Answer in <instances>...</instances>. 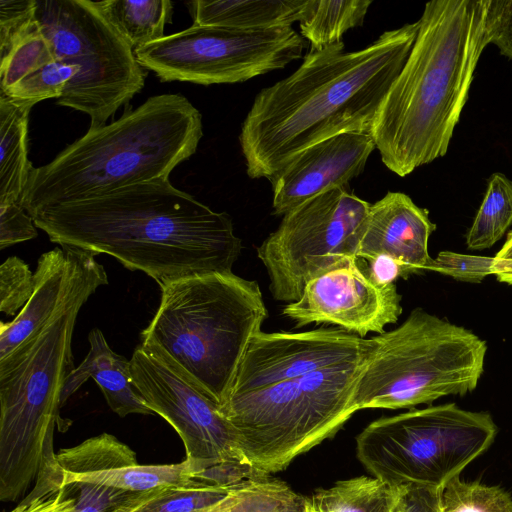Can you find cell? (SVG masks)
I'll list each match as a JSON object with an SVG mask.
<instances>
[{
	"label": "cell",
	"mask_w": 512,
	"mask_h": 512,
	"mask_svg": "<svg viewBox=\"0 0 512 512\" xmlns=\"http://www.w3.org/2000/svg\"><path fill=\"white\" fill-rule=\"evenodd\" d=\"M419 22L383 32L368 46L340 42L308 52L289 76L255 97L239 135L246 172L270 180L293 157L347 132L370 133L414 44Z\"/></svg>",
	"instance_id": "cell-1"
},
{
	"label": "cell",
	"mask_w": 512,
	"mask_h": 512,
	"mask_svg": "<svg viewBox=\"0 0 512 512\" xmlns=\"http://www.w3.org/2000/svg\"><path fill=\"white\" fill-rule=\"evenodd\" d=\"M30 216L51 242L110 255L160 288L181 278L230 272L242 249L227 213L177 189L169 178L44 207Z\"/></svg>",
	"instance_id": "cell-2"
},
{
	"label": "cell",
	"mask_w": 512,
	"mask_h": 512,
	"mask_svg": "<svg viewBox=\"0 0 512 512\" xmlns=\"http://www.w3.org/2000/svg\"><path fill=\"white\" fill-rule=\"evenodd\" d=\"M487 0H433L370 134L383 164L405 177L443 157L489 43Z\"/></svg>",
	"instance_id": "cell-3"
},
{
	"label": "cell",
	"mask_w": 512,
	"mask_h": 512,
	"mask_svg": "<svg viewBox=\"0 0 512 512\" xmlns=\"http://www.w3.org/2000/svg\"><path fill=\"white\" fill-rule=\"evenodd\" d=\"M202 136V115L185 96H151L110 124L89 128L51 162L33 168L21 204L31 215L169 178L196 152Z\"/></svg>",
	"instance_id": "cell-4"
},
{
	"label": "cell",
	"mask_w": 512,
	"mask_h": 512,
	"mask_svg": "<svg viewBox=\"0 0 512 512\" xmlns=\"http://www.w3.org/2000/svg\"><path fill=\"white\" fill-rule=\"evenodd\" d=\"M267 316L256 281L232 271L190 276L161 288L159 307L141 332V343L168 356L222 408Z\"/></svg>",
	"instance_id": "cell-5"
},
{
	"label": "cell",
	"mask_w": 512,
	"mask_h": 512,
	"mask_svg": "<svg viewBox=\"0 0 512 512\" xmlns=\"http://www.w3.org/2000/svg\"><path fill=\"white\" fill-rule=\"evenodd\" d=\"M91 285L9 355L0 358V500L12 502L55 457L53 434L61 396L75 369L72 337Z\"/></svg>",
	"instance_id": "cell-6"
},
{
	"label": "cell",
	"mask_w": 512,
	"mask_h": 512,
	"mask_svg": "<svg viewBox=\"0 0 512 512\" xmlns=\"http://www.w3.org/2000/svg\"><path fill=\"white\" fill-rule=\"evenodd\" d=\"M487 343L473 331L417 307L395 329L368 339L353 405L413 408L473 392Z\"/></svg>",
	"instance_id": "cell-7"
},
{
	"label": "cell",
	"mask_w": 512,
	"mask_h": 512,
	"mask_svg": "<svg viewBox=\"0 0 512 512\" xmlns=\"http://www.w3.org/2000/svg\"><path fill=\"white\" fill-rule=\"evenodd\" d=\"M363 359L230 396L221 409L241 461L270 475L333 437L357 412L353 395Z\"/></svg>",
	"instance_id": "cell-8"
},
{
	"label": "cell",
	"mask_w": 512,
	"mask_h": 512,
	"mask_svg": "<svg viewBox=\"0 0 512 512\" xmlns=\"http://www.w3.org/2000/svg\"><path fill=\"white\" fill-rule=\"evenodd\" d=\"M497 431L488 412L431 405L371 422L356 437V455L392 486L442 488L489 449Z\"/></svg>",
	"instance_id": "cell-9"
},
{
	"label": "cell",
	"mask_w": 512,
	"mask_h": 512,
	"mask_svg": "<svg viewBox=\"0 0 512 512\" xmlns=\"http://www.w3.org/2000/svg\"><path fill=\"white\" fill-rule=\"evenodd\" d=\"M36 18L54 57L79 67L56 104L106 125L145 84L133 48L92 0H36Z\"/></svg>",
	"instance_id": "cell-10"
},
{
	"label": "cell",
	"mask_w": 512,
	"mask_h": 512,
	"mask_svg": "<svg viewBox=\"0 0 512 512\" xmlns=\"http://www.w3.org/2000/svg\"><path fill=\"white\" fill-rule=\"evenodd\" d=\"M305 39L292 27L238 30L193 24L134 51L162 82L231 84L283 69L302 57Z\"/></svg>",
	"instance_id": "cell-11"
},
{
	"label": "cell",
	"mask_w": 512,
	"mask_h": 512,
	"mask_svg": "<svg viewBox=\"0 0 512 512\" xmlns=\"http://www.w3.org/2000/svg\"><path fill=\"white\" fill-rule=\"evenodd\" d=\"M370 203L348 190L329 189L283 215L257 248L276 301H297L305 284L345 256H355Z\"/></svg>",
	"instance_id": "cell-12"
},
{
	"label": "cell",
	"mask_w": 512,
	"mask_h": 512,
	"mask_svg": "<svg viewBox=\"0 0 512 512\" xmlns=\"http://www.w3.org/2000/svg\"><path fill=\"white\" fill-rule=\"evenodd\" d=\"M130 368L132 382L146 405L180 436L185 459L204 471L220 464L242 462L235 430L221 406L168 356L153 345L140 343L132 354Z\"/></svg>",
	"instance_id": "cell-13"
},
{
	"label": "cell",
	"mask_w": 512,
	"mask_h": 512,
	"mask_svg": "<svg viewBox=\"0 0 512 512\" xmlns=\"http://www.w3.org/2000/svg\"><path fill=\"white\" fill-rule=\"evenodd\" d=\"M402 295L395 283H375L355 256H345L312 277L300 298L286 304L283 315L301 328L333 324L361 338L382 334L402 314Z\"/></svg>",
	"instance_id": "cell-14"
},
{
	"label": "cell",
	"mask_w": 512,
	"mask_h": 512,
	"mask_svg": "<svg viewBox=\"0 0 512 512\" xmlns=\"http://www.w3.org/2000/svg\"><path fill=\"white\" fill-rule=\"evenodd\" d=\"M367 346L368 339L339 327L304 332L260 331L241 360L230 396L360 359Z\"/></svg>",
	"instance_id": "cell-15"
},
{
	"label": "cell",
	"mask_w": 512,
	"mask_h": 512,
	"mask_svg": "<svg viewBox=\"0 0 512 512\" xmlns=\"http://www.w3.org/2000/svg\"><path fill=\"white\" fill-rule=\"evenodd\" d=\"M65 485L85 482L126 492H143L200 479L203 469L185 459L174 464H140L135 452L109 433L56 453Z\"/></svg>",
	"instance_id": "cell-16"
},
{
	"label": "cell",
	"mask_w": 512,
	"mask_h": 512,
	"mask_svg": "<svg viewBox=\"0 0 512 512\" xmlns=\"http://www.w3.org/2000/svg\"><path fill=\"white\" fill-rule=\"evenodd\" d=\"M375 149L365 132L342 133L304 149L269 180L273 213L283 216L329 189L347 187Z\"/></svg>",
	"instance_id": "cell-17"
},
{
	"label": "cell",
	"mask_w": 512,
	"mask_h": 512,
	"mask_svg": "<svg viewBox=\"0 0 512 512\" xmlns=\"http://www.w3.org/2000/svg\"><path fill=\"white\" fill-rule=\"evenodd\" d=\"M436 224L429 211L416 205L402 192H388L370 205L359 230L356 257L367 260L377 255L395 259L406 277L427 270L428 251Z\"/></svg>",
	"instance_id": "cell-18"
},
{
	"label": "cell",
	"mask_w": 512,
	"mask_h": 512,
	"mask_svg": "<svg viewBox=\"0 0 512 512\" xmlns=\"http://www.w3.org/2000/svg\"><path fill=\"white\" fill-rule=\"evenodd\" d=\"M90 349L68 376L62 396V406L89 379L101 389L110 409L120 417L130 414H154L132 382L130 360L112 350L104 334L94 328L88 335Z\"/></svg>",
	"instance_id": "cell-19"
},
{
	"label": "cell",
	"mask_w": 512,
	"mask_h": 512,
	"mask_svg": "<svg viewBox=\"0 0 512 512\" xmlns=\"http://www.w3.org/2000/svg\"><path fill=\"white\" fill-rule=\"evenodd\" d=\"M315 0H196L193 24L238 30L292 27L312 10Z\"/></svg>",
	"instance_id": "cell-20"
},
{
	"label": "cell",
	"mask_w": 512,
	"mask_h": 512,
	"mask_svg": "<svg viewBox=\"0 0 512 512\" xmlns=\"http://www.w3.org/2000/svg\"><path fill=\"white\" fill-rule=\"evenodd\" d=\"M34 105L0 91V203L22 202L33 170L28 159V124Z\"/></svg>",
	"instance_id": "cell-21"
},
{
	"label": "cell",
	"mask_w": 512,
	"mask_h": 512,
	"mask_svg": "<svg viewBox=\"0 0 512 512\" xmlns=\"http://www.w3.org/2000/svg\"><path fill=\"white\" fill-rule=\"evenodd\" d=\"M230 488L231 486L193 479L148 491L130 492L116 512H206Z\"/></svg>",
	"instance_id": "cell-22"
},
{
	"label": "cell",
	"mask_w": 512,
	"mask_h": 512,
	"mask_svg": "<svg viewBox=\"0 0 512 512\" xmlns=\"http://www.w3.org/2000/svg\"><path fill=\"white\" fill-rule=\"evenodd\" d=\"M95 4L134 51L163 38L173 12L169 0H102Z\"/></svg>",
	"instance_id": "cell-23"
},
{
	"label": "cell",
	"mask_w": 512,
	"mask_h": 512,
	"mask_svg": "<svg viewBox=\"0 0 512 512\" xmlns=\"http://www.w3.org/2000/svg\"><path fill=\"white\" fill-rule=\"evenodd\" d=\"M398 490L374 476H359L319 489L308 500L315 512H391Z\"/></svg>",
	"instance_id": "cell-24"
},
{
	"label": "cell",
	"mask_w": 512,
	"mask_h": 512,
	"mask_svg": "<svg viewBox=\"0 0 512 512\" xmlns=\"http://www.w3.org/2000/svg\"><path fill=\"white\" fill-rule=\"evenodd\" d=\"M308 499L270 475L231 486L206 512H305Z\"/></svg>",
	"instance_id": "cell-25"
},
{
	"label": "cell",
	"mask_w": 512,
	"mask_h": 512,
	"mask_svg": "<svg viewBox=\"0 0 512 512\" xmlns=\"http://www.w3.org/2000/svg\"><path fill=\"white\" fill-rule=\"evenodd\" d=\"M371 4L368 0H315L312 10L299 22L309 52L343 42L348 30L363 25Z\"/></svg>",
	"instance_id": "cell-26"
},
{
	"label": "cell",
	"mask_w": 512,
	"mask_h": 512,
	"mask_svg": "<svg viewBox=\"0 0 512 512\" xmlns=\"http://www.w3.org/2000/svg\"><path fill=\"white\" fill-rule=\"evenodd\" d=\"M512 226V181L503 173H493L487 182L482 203L466 234L469 250H484L498 242Z\"/></svg>",
	"instance_id": "cell-27"
},
{
	"label": "cell",
	"mask_w": 512,
	"mask_h": 512,
	"mask_svg": "<svg viewBox=\"0 0 512 512\" xmlns=\"http://www.w3.org/2000/svg\"><path fill=\"white\" fill-rule=\"evenodd\" d=\"M441 507L442 512H512V497L498 486L456 476L443 487Z\"/></svg>",
	"instance_id": "cell-28"
},
{
	"label": "cell",
	"mask_w": 512,
	"mask_h": 512,
	"mask_svg": "<svg viewBox=\"0 0 512 512\" xmlns=\"http://www.w3.org/2000/svg\"><path fill=\"white\" fill-rule=\"evenodd\" d=\"M76 496L72 485H65L54 458L42 465L33 489L10 512H72Z\"/></svg>",
	"instance_id": "cell-29"
},
{
	"label": "cell",
	"mask_w": 512,
	"mask_h": 512,
	"mask_svg": "<svg viewBox=\"0 0 512 512\" xmlns=\"http://www.w3.org/2000/svg\"><path fill=\"white\" fill-rule=\"evenodd\" d=\"M55 59L40 24L20 39L0 61V90L7 91L22 78Z\"/></svg>",
	"instance_id": "cell-30"
},
{
	"label": "cell",
	"mask_w": 512,
	"mask_h": 512,
	"mask_svg": "<svg viewBox=\"0 0 512 512\" xmlns=\"http://www.w3.org/2000/svg\"><path fill=\"white\" fill-rule=\"evenodd\" d=\"M78 72V66L56 59L2 92L16 100L34 104L49 98L58 99Z\"/></svg>",
	"instance_id": "cell-31"
},
{
	"label": "cell",
	"mask_w": 512,
	"mask_h": 512,
	"mask_svg": "<svg viewBox=\"0 0 512 512\" xmlns=\"http://www.w3.org/2000/svg\"><path fill=\"white\" fill-rule=\"evenodd\" d=\"M35 289V277L19 257H8L0 266V311L14 316L26 305Z\"/></svg>",
	"instance_id": "cell-32"
},
{
	"label": "cell",
	"mask_w": 512,
	"mask_h": 512,
	"mask_svg": "<svg viewBox=\"0 0 512 512\" xmlns=\"http://www.w3.org/2000/svg\"><path fill=\"white\" fill-rule=\"evenodd\" d=\"M36 0H0V58L3 59L13 46L35 29Z\"/></svg>",
	"instance_id": "cell-33"
},
{
	"label": "cell",
	"mask_w": 512,
	"mask_h": 512,
	"mask_svg": "<svg viewBox=\"0 0 512 512\" xmlns=\"http://www.w3.org/2000/svg\"><path fill=\"white\" fill-rule=\"evenodd\" d=\"M494 257L441 251L432 258L427 270L438 272L455 280L481 283L493 275Z\"/></svg>",
	"instance_id": "cell-34"
},
{
	"label": "cell",
	"mask_w": 512,
	"mask_h": 512,
	"mask_svg": "<svg viewBox=\"0 0 512 512\" xmlns=\"http://www.w3.org/2000/svg\"><path fill=\"white\" fill-rule=\"evenodd\" d=\"M32 217L21 203H0V249L35 238L38 233Z\"/></svg>",
	"instance_id": "cell-35"
},
{
	"label": "cell",
	"mask_w": 512,
	"mask_h": 512,
	"mask_svg": "<svg viewBox=\"0 0 512 512\" xmlns=\"http://www.w3.org/2000/svg\"><path fill=\"white\" fill-rule=\"evenodd\" d=\"M76 496L72 512H116L118 506L130 492L94 483L70 484Z\"/></svg>",
	"instance_id": "cell-36"
},
{
	"label": "cell",
	"mask_w": 512,
	"mask_h": 512,
	"mask_svg": "<svg viewBox=\"0 0 512 512\" xmlns=\"http://www.w3.org/2000/svg\"><path fill=\"white\" fill-rule=\"evenodd\" d=\"M486 29L489 43L512 61V0H487Z\"/></svg>",
	"instance_id": "cell-37"
},
{
	"label": "cell",
	"mask_w": 512,
	"mask_h": 512,
	"mask_svg": "<svg viewBox=\"0 0 512 512\" xmlns=\"http://www.w3.org/2000/svg\"><path fill=\"white\" fill-rule=\"evenodd\" d=\"M398 487L397 499L391 512H442L443 487L417 484Z\"/></svg>",
	"instance_id": "cell-38"
},
{
	"label": "cell",
	"mask_w": 512,
	"mask_h": 512,
	"mask_svg": "<svg viewBox=\"0 0 512 512\" xmlns=\"http://www.w3.org/2000/svg\"><path fill=\"white\" fill-rule=\"evenodd\" d=\"M364 268L368 276L378 285L386 286L395 283L398 278H406L403 267L392 257L377 255L365 260Z\"/></svg>",
	"instance_id": "cell-39"
},
{
	"label": "cell",
	"mask_w": 512,
	"mask_h": 512,
	"mask_svg": "<svg viewBox=\"0 0 512 512\" xmlns=\"http://www.w3.org/2000/svg\"><path fill=\"white\" fill-rule=\"evenodd\" d=\"M512 262V230L507 234L506 240L498 253L494 256V264Z\"/></svg>",
	"instance_id": "cell-40"
},
{
	"label": "cell",
	"mask_w": 512,
	"mask_h": 512,
	"mask_svg": "<svg viewBox=\"0 0 512 512\" xmlns=\"http://www.w3.org/2000/svg\"><path fill=\"white\" fill-rule=\"evenodd\" d=\"M305 512H315V511L311 508V506H310V504H309V500H308V505H307V509H306V511H305Z\"/></svg>",
	"instance_id": "cell-41"
}]
</instances>
